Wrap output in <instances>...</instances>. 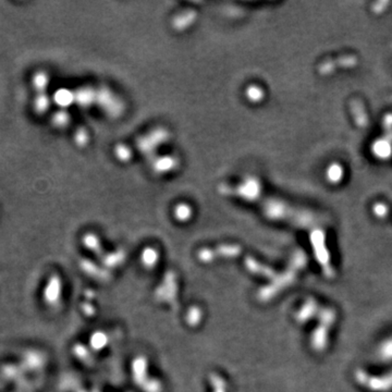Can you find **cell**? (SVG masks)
<instances>
[{
  "label": "cell",
  "mask_w": 392,
  "mask_h": 392,
  "mask_svg": "<svg viewBox=\"0 0 392 392\" xmlns=\"http://www.w3.org/2000/svg\"><path fill=\"white\" fill-rule=\"evenodd\" d=\"M34 111L38 115H43L50 107V98L45 93H39L35 96L33 102Z\"/></svg>",
  "instance_id": "obj_1"
},
{
  "label": "cell",
  "mask_w": 392,
  "mask_h": 392,
  "mask_svg": "<svg viewBox=\"0 0 392 392\" xmlns=\"http://www.w3.org/2000/svg\"><path fill=\"white\" fill-rule=\"evenodd\" d=\"M48 84H49V76L47 75V73L43 71H39L37 73L34 74L33 79H32V85H33V89L39 94V93H44L47 89Z\"/></svg>",
  "instance_id": "obj_2"
},
{
  "label": "cell",
  "mask_w": 392,
  "mask_h": 392,
  "mask_svg": "<svg viewBox=\"0 0 392 392\" xmlns=\"http://www.w3.org/2000/svg\"><path fill=\"white\" fill-rule=\"evenodd\" d=\"M374 154L378 158H387L391 154V145L387 141H377L374 146Z\"/></svg>",
  "instance_id": "obj_3"
},
{
  "label": "cell",
  "mask_w": 392,
  "mask_h": 392,
  "mask_svg": "<svg viewBox=\"0 0 392 392\" xmlns=\"http://www.w3.org/2000/svg\"><path fill=\"white\" fill-rule=\"evenodd\" d=\"M54 100L61 107H67L73 100V96L67 90H59L54 96Z\"/></svg>",
  "instance_id": "obj_4"
},
{
  "label": "cell",
  "mask_w": 392,
  "mask_h": 392,
  "mask_svg": "<svg viewBox=\"0 0 392 392\" xmlns=\"http://www.w3.org/2000/svg\"><path fill=\"white\" fill-rule=\"evenodd\" d=\"M343 177V171H342V167L338 164L330 165V167L328 168L327 170V178L329 179L330 182H338L341 180Z\"/></svg>",
  "instance_id": "obj_5"
},
{
  "label": "cell",
  "mask_w": 392,
  "mask_h": 392,
  "mask_svg": "<svg viewBox=\"0 0 392 392\" xmlns=\"http://www.w3.org/2000/svg\"><path fill=\"white\" fill-rule=\"evenodd\" d=\"M51 122L55 126L57 127H65L69 122V116L66 111H62V110L58 111V113H56L53 116Z\"/></svg>",
  "instance_id": "obj_6"
},
{
  "label": "cell",
  "mask_w": 392,
  "mask_h": 392,
  "mask_svg": "<svg viewBox=\"0 0 392 392\" xmlns=\"http://www.w3.org/2000/svg\"><path fill=\"white\" fill-rule=\"evenodd\" d=\"M175 216L180 220H187L191 216V208L185 204L179 205L175 208Z\"/></svg>",
  "instance_id": "obj_7"
},
{
  "label": "cell",
  "mask_w": 392,
  "mask_h": 392,
  "mask_svg": "<svg viewBox=\"0 0 392 392\" xmlns=\"http://www.w3.org/2000/svg\"><path fill=\"white\" fill-rule=\"evenodd\" d=\"M247 97H249L252 101H258L263 97V92L258 86H251L247 90Z\"/></svg>",
  "instance_id": "obj_8"
},
{
  "label": "cell",
  "mask_w": 392,
  "mask_h": 392,
  "mask_svg": "<svg viewBox=\"0 0 392 392\" xmlns=\"http://www.w3.org/2000/svg\"><path fill=\"white\" fill-rule=\"evenodd\" d=\"M127 151H129V149H127V147L122 146V147H118V148H117L116 154H117L118 158L121 159V161H126V159L129 158V157H127L129 155H126Z\"/></svg>",
  "instance_id": "obj_9"
},
{
  "label": "cell",
  "mask_w": 392,
  "mask_h": 392,
  "mask_svg": "<svg viewBox=\"0 0 392 392\" xmlns=\"http://www.w3.org/2000/svg\"><path fill=\"white\" fill-rule=\"evenodd\" d=\"M156 259V253L151 250H148L144 254V260H145L146 264H153L154 260Z\"/></svg>",
  "instance_id": "obj_10"
}]
</instances>
